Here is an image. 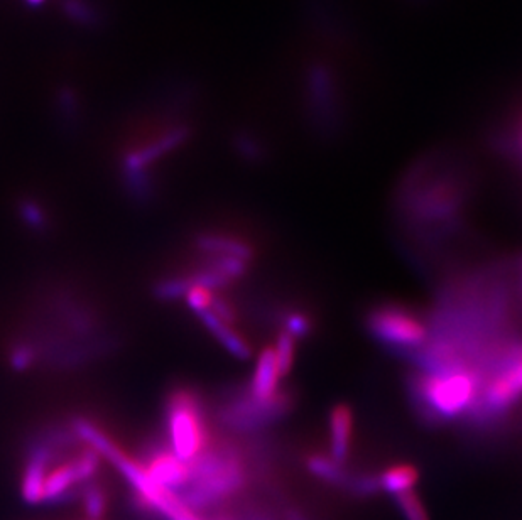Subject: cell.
Segmentation results:
<instances>
[{"mask_svg":"<svg viewBox=\"0 0 522 520\" xmlns=\"http://www.w3.org/2000/svg\"><path fill=\"white\" fill-rule=\"evenodd\" d=\"M189 482L179 497L191 510L210 507L233 492L244 482L239 458L227 448H207L197 460L188 463Z\"/></svg>","mask_w":522,"mask_h":520,"instance_id":"obj_1","label":"cell"},{"mask_svg":"<svg viewBox=\"0 0 522 520\" xmlns=\"http://www.w3.org/2000/svg\"><path fill=\"white\" fill-rule=\"evenodd\" d=\"M168 444L181 462L191 463L210 446L205 409L197 391L174 387L164 407Z\"/></svg>","mask_w":522,"mask_h":520,"instance_id":"obj_2","label":"cell"},{"mask_svg":"<svg viewBox=\"0 0 522 520\" xmlns=\"http://www.w3.org/2000/svg\"><path fill=\"white\" fill-rule=\"evenodd\" d=\"M416 395L430 414L436 419L452 421L476 404L480 385L474 372L456 363L421 377Z\"/></svg>","mask_w":522,"mask_h":520,"instance_id":"obj_3","label":"cell"},{"mask_svg":"<svg viewBox=\"0 0 522 520\" xmlns=\"http://www.w3.org/2000/svg\"><path fill=\"white\" fill-rule=\"evenodd\" d=\"M367 326L381 343L397 348H416L428 338L426 324L401 306H381L369 314Z\"/></svg>","mask_w":522,"mask_h":520,"instance_id":"obj_4","label":"cell"},{"mask_svg":"<svg viewBox=\"0 0 522 520\" xmlns=\"http://www.w3.org/2000/svg\"><path fill=\"white\" fill-rule=\"evenodd\" d=\"M480 407L490 414L509 411L522 397V350L506 362L486 387L482 389Z\"/></svg>","mask_w":522,"mask_h":520,"instance_id":"obj_5","label":"cell"},{"mask_svg":"<svg viewBox=\"0 0 522 520\" xmlns=\"http://www.w3.org/2000/svg\"><path fill=\"white\" fill-rule=\"evenodd\" d=\"M152 480L158 485L171 492H181L189 482V466L174 454L169 444L163 441H154L146 451V458L140 460Z\"/></svg>","mask_w":522,"mask_h":520,"instance_id":"obj_6","label":"cell"},{"mask_svg":"<svg viewBox=\"0 0 522 520\" xmlns=\"http://www.w3.org/2000/svg\"><path fill=\"white\" fill-rule=\"evenodd\" d=\"M279 375L272 348H264L257 357L256 369L251 381L249 395L257 403H269L278 395Z\"/></svg>","mask_w":522,"mask_h":520,"instance_id":"obj_7","label":"cell"},{"mask_svg":"<svg viewBox=\"0 0 522 520\" xmlns=\"http://www.w3.org/2000/svg\"><path fill=\"white\" fill-rule=\"evenodd\" d=\"M330 429V453L335 462L343 464L350 456L353 436V413L347 404H337L328 419Z\"/></svg>","mask_w":522,"mask_h":520,"instance_id":"obj_8","label":"cell"},{"mask_svg":"<svg viewBox=\"0 0 522 520\" xmlns=\"http://www.w3.org/2000/svg\"><path fill=\"white\" fill-rule=\"evenodd\" d=\"M198 318L201 320V323H203V326L213 335V338H215V340L220 343L221 347L225 348L230 355L241 360H247L252 355L251 343L233 328V324L221 321L220 318H219L217 314H213L210 310L198 312Z\"/></svg>","mask_w":522,"mask_h":520,"instance_id":"obj_9","label":"cell"},{"mask_svg":"<svg viewBox=\"0 0 522 520\" xmlns=\"http://www.w3.org/2000/svg\"><path fill=\"white\" fill-rule=\"evenodd\" d=\"M197 247L205 254L237 257L247 262L254 257V249L249 243L223 233H201L197 239Z\"/></svg>","mask_w":522,"mask_h":520,"instance_id":"obj_10","label":"cell"},{"mask_svg":"<svg viewBox=\"0 0 522 520\" xmlns=\"http://www.w3.org/2000/svg\"><path fill=\"white\" fill-rule=\"evenodd\" d=\"M418 482V472L415 466L411 464H395L391 466L379 476V486L383 488L384 492L391 494V495H401L411 492Z\"/></svg>","mask_w":522,"mask_h":520,"instance_id":"obj_11","label":"cell"},{"mask_svg":"<svg viewBox=\"0 0 522 520\" xmlns=\"http://www.w3.org/2000/svg\"><path fill=\"white\" fill-rule=\"evenodd\" d=\"M306 466H308L310 474H314L320 480H323L326 484H330V485L347 486L350 476L343 470V464L335 462L332 456L312 454L306 460Z\"/></svg>","mask_w":522,"mask_h":520,"instance_id":"obj_12","label":"cell"},{"mask_svg":"<svg viewBox=\"0 0 522 520\" xmlns=\"http://www.w3.org/2000/svg\"><path fill=\"white\" fill-rule=\"evenodd\" d=\"M83 509L88 520L104 519L105 510H107V494L104 488L95 484H88L83 488Z\"/></svg>","mask_w":522,"mask_h":520,"instance_id":"obj_13","label":"cell"},{"mask_svg":"<svg viewBox=\"0 0 522 520\" xmlns=\"http://www.w3.org/2000/svg\"><path fill=\"white\" fill-rule=\"evenodd\" d=\"M274 355H276V363H278L279 375L286 377L290 375L294 365V357H296V340L288 335L286 331H281L276 338V347Z\"/></svg>","mask_w":522,"mask_h":520,"instance_id":"obj_14","label":"cell"},{"mask_svg":"<svg viewBox=\"0 0 522 520\" xmlns=\"http://www.w3.org/2000/svg\"><path fill=\"white\" fill-rule=\"evenodd\" d=\"M17 209H19L21 220L24 221V225L27 229L37 231V233H45V231L49 230L46 211L41 205H37L35 199H23Z\"/></svg>","mask_w":522,"mask_h":520,"instance_id":"obj_15","label":"cell"},{"mask_svg":"<svg viewBox=\"0 0 522 520\" xmlns=\"http://www.w3.org/2000/svg\"><path fill=\"white\" fill-rule=\"evenodd\" d=\"M193 286L189 284V280L186 276H176V278L161 279L156 282L154 286V296L159 301H176L179 298H185L188 291L191 290Z\"/></svg>","mask_w":522,"mask_h":520,"instance_id":"obj_16","label":"cell"},{"mask_svg":"<svg viewBox=\"0 0 522 520\" xmlns=\"http://www.w3.org/2000/svg\"><path fill=\"white\" fill-rule=\"evenodd\" d=\"M395 504L406 520H430L418 495L411 490L395 497Z\"/></svg>","mask_w":522,"mask_h":520,"instance_id":"obj_17","label":"cell"},{"mask_svg":"<svg viewBox=\"0 0 522 520\" xmlns=\"http://www.w3.org/2000/svg\"><path fill=\"white\" fill-rule=\"evenodd\" d=\"M312 330H313L312 320L304 312L292 311L284 318V330L282 331H286L294 340L296 338H306L312 333Z\"/></svg>","mask_w":522,"mask_h":520,"instance_id":"obj_18","label":"cell"},{"mask_svg":"<svg viewBox=\"0 0 522 520\" xmlns=\"http://www.w3.org/2000/svg\"><path fill=\"white\" fill-rule=\"evenodd\" d=\"M348 488L357 494V495H372L375 494L381 486H379V476L375 474H359V476H350L348 478Z\"/></svg>","mask_w":522,"mask_h":520,"instance_id":"obj_19","label":"cell"},{"mask_svg":"<svg viewBox=\"0 0 522 520\" xmlns=\"http://www.w3.org/2000/svg\"><path fill=\"white\" fill-rule=\"evenodd\" d=\"M213 294H215V292H213V291L207 290V288L193 286L191 290L188 291L185 300L186 302H188V306H189V308L198 314V312L210 310L211 301H213Z\"/></svg>","mask_w":522,"mask_h":520,"instance_id":"obj_20","label":"cell"},{"mask_svg":"<svg viewBox=\"0 0 522 520\" xmlns=\"http://www.w3.org/2000/svg\"><path fill=\"white\" fill-rule=\"evenodd\" d=\"M67 11L75 19H82L88 23L93 19V12L87 7V4H83L82 0H67Z\"/></svg>","mask_w":522,"mask_h":520,"instance_id":"obj_21","label":"cell"},{"mask_svg":"<svg viewBox=\"0 0 522 520\" xmlns=\"http://www.w3.org/2000/svg\"><path fill=\"white\" fill-rule=\"evenodd\" d=\"M29 4H33V5H39L41 2H45V0H27Z\"/></svg>","mask_w":522,"mask_h":520,"instance_id":"obj_22","label":"cell"},{"mask_svg":"<svg viewBox=\"0 0 522 520\" xmlns=\"http://www.w3.org/2000/svg\"><path fill=\"white\" fill-rule=\"evenodd\" d=\"M87 520H88V519H87Z\"/></svg>","mask_w":522,"mask_h":520,"instance_id":"obj_23","label":"cell"}]
</instances>
